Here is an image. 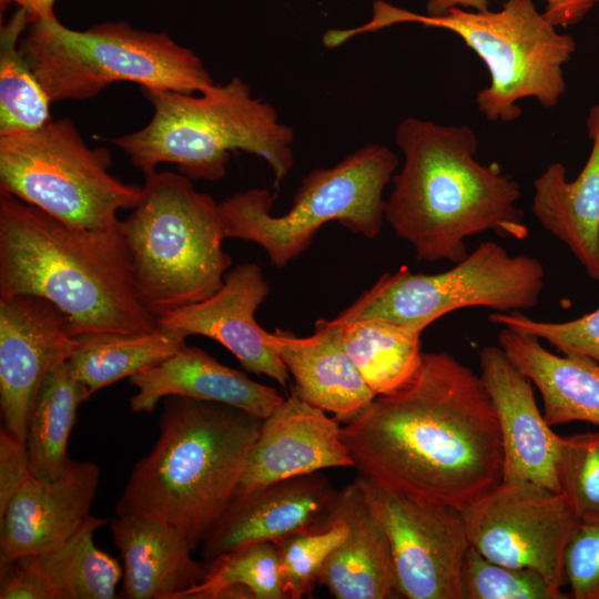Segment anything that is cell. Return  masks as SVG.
Instances as JSON below:
<instances>
[{"label":"cell","instance_id":"1","mask_svg":"<svg viewBox=\"0 0 599 599\" xmlns=\"http://www.w3.org/2000/svg\"><path fill=\"white\" fill-rule=\"evenodd\" d=\"M358 476L400 496L464 511L502 480L501 436L480 375L446 352L375 396L342 427Z\"/></svg>","mask_w":599,"mask_h":599},{"label":"cell","instance_id":"2","mask_svg":"<svg viewBox=\"0 0 599 599\" xmlns=\"http://www.w3.org/2000/svg\"><path fill=\"white\" fill-rule=\"evenodd\" d=\"M395 142L404 163L392 180L385 221L419 261L457 263L468 254L466 240L487 231L528 236L519 184L476 160L471 128L408 116Z\"/></svg>","mask_w":599,"mask_h":599},{"label":"cell","instance_id":"3","mask_svg":"<svg viewBox=\"0 0 599 599\" xmlns=\"http://www.w3.org/2000/svg\"><path fill=\"white\" fill-rule=\"evenodd\" d=\"M12 295L49 301L75 337L158 327L136 295L119 230L79 229L0 192V296Z\"/></svg>","mask_w":599,"mask_h":599},{"label":"cell","instance_id":"4","mask_svg":"<svg viewBox=\"0 0 599 599\" xmlns=\"http://www.w3.org/2000/svg\"><path fill=\"white\" fill-rule=\"evenodd\" d=\"M162 400L159 438L134 465L115 511L166 522L196 550L233 500L263 419L221 403Z\"/></svg>","mask_w":599,"mask_h":599},{"label":"cell","instance_id":"5","mask_svg":"<svg viewBox=\"0 0 599 599\" xmlns=\"http://www.w3.org/2000/svg\"><path fill=\"white\" fill-rule=\"evenodd\" d=\"M152 106L150 121L133 132L105 139L143 175L163 163L192 181H219L231 154L242 151L264 160L275 183L294 165V132L275 108L254 98L238 77L199 93L141 88Z\"/></svg>","mask_w":599,"mask_h":599},{"label":"cell","instance_id":"6","mask_svg":"<svg viewBox=\"0 0 599 599\" xmlns=\"http://www.w3.org/2000/svg\"><path fill=\"white\" fill-rule=\"evenodd\" d=\"M399 23L450 31L483 60L490 84L477 92L476 105L488 121H516L522 113L518 102L527 98L536 99L546 109L554 108L566 92L564 65L576 52L577 42L558 31L534 0H507L498 11L453 8L439 16L376 0L367 22L328 30L323 43L334 49L356 35Z\"/></svg>","mask_w":599,"mask_h":599},{"label":"cell","instance_id":"7","mask_svg":"<svg viewBox=\"0 0 599 599\" xmlns=\"http://www.w3.org/2000/svg\"><path fill=\"white\" fill-rule=\"evenodd\" d=\"M119 231L136 295L156 319L210 297L232 265L219 202L180 172L144 175L141 200Z\"/></svg>","mask_w":599,"mask_h":599},{"label":"cell","instance_id":"8","mask_svg":"<svg viewBox=\"0 0 599 599\" xmlns=\"http://www.w3.org/2000/svg\"><path fill=\"white\" fill-rule=\"evenodd\" d=\"M21 51L52 103L85 101L116 82L202 93L216 83L202 59L164 31L106 21L85 30L55 14L30 21Z\"/></svg>","mask_w":599,"mask_h":599},{"label":"cell","instance_id":"9","mask_svg":"<svg viewBox=\"0 0 599 599\" xmlns=\"http://www.w3.org/2000/svg\"><path fill=\"white\" fill-rule=\"evenodd\" d=\"M398 164L394 151L383 144L359 148L335 165L311 171L282 215L271 213L268 190L235 192L219 202L224 238L257 244L278 268L301 256L328 222L375 238L386 222L384 190Z\"/></svg>","mask_w":599,"mask_h":599},{"label":"cell","instance_id":"10","mask_svg":"<svg viewBox=\"0 0 599 599\" xmlns=\"http://www.w3.org/2000/svg\"><path fill=\"white\" fill-rule=\"evenodd\" d=\"M111 164L109 150L91 148L68 118L0 135V192L79 229L119 230L118 212L140 202L142 186L114 176Z\"/></svg>","mask_w":599,"mask_h":599},{"label":"cell","instance_id":"11","mask_svg":"<svg viewBox=\"0 0 599 599\" xmlns=\"http://www.w3.org/2000/svg\"><path fill=\"white\" fill-rule=\"evenodd\" d=\"M545 268L535 257L511 255L486 241L447 271L413 273L407 266L383 274L333 319L383 318L422 334L446 314L469 307L522 312L539 304Z\"/></svg>","mask_w":599,"mask_h":599},{"label":"cell","instance_id":"12","mask_svg":"<svg viewBox=\"0 0 599 599\" xmlns=\"http://www.w3.org/2000/svg\"><path fill=\"white\" fill-rule=\"evenodd\" d=\"M469 546L485 558L530 568L565 586L564 555L579 524L561 494L526 480H501L463 511Z\"/></svg>","mask_w":599,"mask_h":599},{"label":"cell","instance_id":"13","mask_svg":"<svg viewBox=\"0 0 599 599\" xmlns=\"http://www.w3.org/2000/svg\"><path fill=\"white\" fill-rule=\"evenodd\" d=\"M356 481L389 539L398 597L464 599L469 541L463 511L394 494L359 476Z\"/></svg>","mask_w":599,"mask_h":599},{"label":"cell","instance_id":"14","mask_svg":"<svg viewBox=\"0 0 599 599\" xmlns=\"http://www.w3.org/2000/svg\"><path fill=\"white\" fill-rule=\"evenodd\" d=\"M80 346L64 314L32 295L0 296V407L3 427L26 443L29 416L47 374Z\"/></svg>","mask_w":599,"mask_h":599},{"label":"cell","instance_id":"15","mask_svg":"<svg viewBox=\"0 0 599 599\" xmlns=\"http://www.w3.org/2000/svg\"><path fill=\"white\" fill-rule=\"evenodd\" d=\"M261 267L253 262L230 268L222 286L206 300L158 318V325L182 337L201 335L227 348L243 368L264 375L283 388L290 373L264 338L255 313L270 295Z\"/></svg>","mask_w":599,"mask_h":599},{"label":"cell","instance_id":"16","mask_svg":"<svg viewBox=\"0 0 599 599\" xmlns=\"http://www.w3.org/2000/svg\"><path fill=\"white\" fill-rule=\"evenodd\" d=\"M338 491L316 471L234 497L203 541L209 562L236 547L327 528Z\"/></svg>","mask_w":599,"mask_h":599},{"label":"cell","instance_id":"17","mask_svg":"<svg viewBox=\"0 0 599 599\" xmlns=\"http://www.w3.org/2000/svg\"><path fill=\"white\" fill-rule=\"evenodd\" d=\"M339 424L291 392L263 419L234 497L285 478L354 467Z\"/></svg>","mask_w":599,"mask_h":599},{"label":"cell","instance_id":"18","mask_svg":"<svg viewBox=\"0 0 599 599\" xmlns=\"http://www.w3.org/2000/svg\"><path fill=\"white\" fill-rule=\"evenodd\" d=\"M100 475L97 464L72 459L53 479L31 475L0 516V565L64 544L90 516Z\"/></svg>","mask_w":599,"mask_h":599},{"label":"cell","instance_id":"19","mask_svg":"<svg viewBox=\"0 0 599 599\" xmlns=\"http://www.w3.org/2000/svg\"><path fill=\"white\" fill-rule=\"evenodd\" d=\"M479 364L498 419L502 480L531 481L559 493L557 460L562 436L540 413L530 379L498 344L480 351Z\"/></svg>","mask_w":599,"mask_h":599},{"label":"cell","instance_id":"20","mask_svg":"<svg viewBox=\"0 0 599 599\" xmlns=\"http://www.w3.org/2000/svg\"><path fill=\"white\" fill-rule=\"evenodd\" d=\"M264 338L294 378L295 393L308 404L348 423L376 396L347 355L333 319H318L314 333L265 331Z\"/></svg>","mask_w":599,"mask_h":599},{"label":"cell","instance_id":"21","mask_svg":"<svg viewBox=\"0 0 599 599\" xmlns=\"http://www.w3.org/2000/svg\"><path fill=\"white\" fill-rule=\"evenodd\" d=\"M129 382L138 389L130 398L134 413H150L163 398L183 396L230 405L264 419L284 399L274 387L257 383L205 351L187 345L131 376Z\"/></svg>","mask_w":599,"mask_h":599},{"label":"cell","instance_id":"22","mask_svg":"<svg viewBox=\"0 0 599 599\" xmlns=\"http://www.w3.org/2000/svg\"><path fill=\"white\" fill-rule=\"evenodd\" d=\"M586 125L592 145L583 169L569 181L562 163L549 164L534 181L531 213L599 282V101Z\"/></svg>","mask_w":599,"mask_h":599},{"label":"cell","instance_id":"23","mask_svg":"<svg viewBox=\"0 0 599 599\" xmlns=\"http://www.w3.org/2000/svg\"><path fill=\"white\" fill-rule=\"evenodd\" d=\"M333 517L348 534L325 559L318 585L336 599L397 598L389 539L356 479L338 491Z\"/></svg>","mask_w":599,"mask_h":599},{"label":"cell","instance_id":"24","mask_svg":"<svg viewBox=\"0 0 599 599\" xmlns=\"http://www.w3.org/2000/svg\"><path fill=\"white\" fill-rule=\"evenodd\" d=\"M110 529L124 562L122 598L179 599L206 572V567L192 557L194 550L187 539L166 522L118 516Z\"/></svg>","mask_w":599,"mask_h":599},{"label":"cell","instance_id":"25","mask_svg":"<svg viewBox=\"0 0 599 599\" xmlns=\"http://www.w3.org/2000/svg\"><path fill=\"white\" fill-rule=\"evenodd\" d=\"M498 345L538 388L550 426L599 425V363L582 355H556L540 339L502 326Z\"/></svg>","mask_w":599,"mask_h":599},{"label":"cell","instance_id":"26","mask_svg":"<svg viewBox=\"0 0 599 599\" xmlns=\"http://www.w3.org/2000/svg\"><path fill=\"white\" fill-rule=\"evenodd\" d=\"M91 396L67 362L54 366L35 396L27 427L26 446L31 474L53 479L65 468L68 441L79 406Z\"/></svg>","mask_w":599,"mask_h":599},{"label":"cell","instance_id":"27","mask_svg":"<svg viewBox=\"0 0 599 599\" xmlns=\"http://www.w3.org/2000/svg\"><path fill=\"white\" fill-rule=\"evenodd\" d=\"M109 522L89 516L60 547L21 557L45 581L51 599H113L122 577L119 561L99 549L94 531Z\"/></svg>","mask_w":599,"mask_h":599},{"label":"cell","instance_id":"28","mask_svg":"<svg viewBox=\"0 0 599 599\" xmlns=\"http://www.w3.org/2000/svg\"><path fill=\"white\" fill-rule=\"evenodd\" d=\"M78 338L80 346L68 364L90 396L167 359L186 345L184 337L159 325L144 334L98 333Z\"/></svg>","mask_w":599,"mask_h":599},{"label":"cell","instance_id":"29","mask_svg":"<svg viewBox=\"0 0 599 599\" xmlns=\"http://www.w3.org/2000/svg\"><path fill=\"white\" fill-rule=\"evenodd\" d=\"M333 322L347 355L376 396L397 389L417 370L420 334L383 318Z\"/></svg>","mask_w":599,"mask_h":599},{"label":"cell","instance_id":"30","mask_svg":"<svg viewBox=\"0 0 599 599\" xmlns=\"http://www.w3.org/2000/svg\"><path fill=\"white\" fill-rule=\"evenodd\" d=\"M30 21L18 8L0 27V135L34 131L53 119L52 102L20 47Z\"/></svg>","mask_w":599,"mask_h":599},{"label":"cell","instance_id":"31","mask_svg":"<svg viewBox=\"0 0 599 599\" xmlns=\"http://www.w3.org/2000/svg\"><path fill=\"white\" fill-rule=\"evenodd\" d=\"M233 585L248 587L256 599H286L274 542L246 544L215 557L206 566L203 579L179 599H215L217 592Z\"/></svg>","mask_w":599,"mask_h":599},{"label":"cell","instance_id":"32","mask_svg":"<svg viewBox=\"0 0 599 599\" xmlns=\"http://www.w3.org/2000/svg\"><path fill=\"white\" fill-rule=\"evenodd\" d=\"M347 534L345 521L333 517L325 529L294 534L274 541L281 587L286 599L312 597L325 559Z\"/></svg>","mask_w":599,"mask_h":599},{"label":"cell","instance_id":"33","mask_svg":"<svg viewBox=\"0 0 599 599\" xmlns=\"http://www.w3.org/2000/svg\"><path fill=\"white\" fill-rule=\"evenodd\" d=\"M464 599H567L538 571L491 561L469 546L463 566Z\"/></svg>","mask_w":599,"mask_h":599},{"label":"cell","instance_id":"34","mask_svg":"<svg viewBox=\"0 0 599 599\" xmlns=\"http://www.w3.org/2000/svg\"><path fill=\"white\" fill-rule=\"evenodd\" d=\"M559 493L579 521H599V433L561 437Z\"/></svg>","mask_w":599,"mask_h":599},{"label":"cell","instance_id":"35","mask_svg":"<svg viewBox=\"0 0 599 599\" xmlns=\"http://www.w3.org/2000/svg\"><path fill=\"white\" fill-rule=\"evenodd\" d=\"M488 321L532 335L565 355H582L599 363V307L583 316L559 323L534 319L522 312H495L488 316Z\"/></svg>","mask_w":599,"mask_h":599},{"label":"cell","instance_id":"36","mask_svg":"<svg viewBox=\"0 0 599 599\" xmlns=\"http://www.w3.org/2000/svg\"><path fill=\"white\" fill-rule=\"evenodd\" d=\"M565 586L573 599H599V521H579L564 555Z\"/></svg>","mask_w":599,"mask_h":599},{"label":"cell","instance_id":"37","mask_svg":"<svg viewBox=\"0 0 599 599\" xmlns=\"http://www.w3.org/2000/svg\"><path fill=\"white\" fill-rule=\"evenodd\" d=\"M545 17L556 27L566 28L579 23L599 0H544ZM453 8L483 11L489 9V0H427L426 14L439 16Z\"/></svg>","mask_w":599,"mask_h":599},{"label":"cell","instance_id":"38","mask_svg":"<svg viewBox=\"0 0 599 599\" xmlns=\"http://www.w3.org/2000/svg\"><path fill=\"white\" fill-rule=\"evenodd\" d=\"M31 475L26 443L19 440L2 426L0 430V516Z\"/></svg>","mask_w":599,"mask_h":599},{"label":"cell","instance_id":"39","mask_svg":"<svg viewBox=\"0 0 599 599\" xmlns=\"http://www.w3.org/2000/svg\"><path fill=\"white\" fill-rule=\"evenodd\" d=\"M1 599H51L40 573L21 558L0 565Z\"/></svg>","mask_w":599,"mask_h":599},{"label":"cell","instance_id":"40","mask_svg":"<svg viewBox=\"0 0 599 599\" xmlns=\"http://www.w3.org/2000/svg\"><path fill=\"white\" fill-rule=\"evenodd\" d=\"M55 0H0V12L8 9L9 6L14 4L18 8L24 9L30 19L42 18L54 14Z\"/></svg>","mask_w":599,"mask_h":599}]
</instances>
